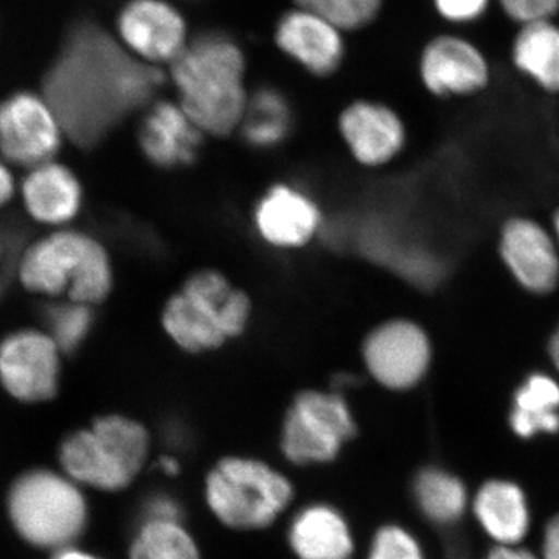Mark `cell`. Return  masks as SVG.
Wrapping results in <instances>:
<instances>
[{"mask_svg": "<svg viewBox=\"0 0 559 559\" xmlns=\"http://www.w3.org/2000/svg\"><path fill=\"white\" fill-rule=\"evenodd\" d=\"M138 135L143 156L164 170L186 168L197 162L205 138L178 102L153 103L140 123Z\"/></svg>", "mask_w": 559, "mask_h": 559, "instance_id": "cell-16", "label": "cell"}, {"mask_svg": "<svg viewBox=\"0 0 559 559\" xmlns=\"http://www.w3.org/2000/svg\"><path fill=\"white\" fill-rule=\"evenodd\" d=\"M14 532L39 550L75 546L90 524V503L83 488L62 471L36 468L14 480L7 496Z\"/></svg>", "mask_w": 559, "mask_h": 559, "instance_id": "cell-6", "label": "cell"}, {"mask_svg": "<svg viewBox=\"0 0 559 559\" xmlns=\"http://www.w3.org/2000/svg\"><path fill=\"white\" fill-rule=\"evenodd\" d=\"M557 230H558V235H559V212H558V216H557Z\"/></svg>", "mask_w": 559, "mask_h": 559, "instance_id": "cell-39", "label": "cell"}, {"mask_svg": "<svg viewBox=\"0 0 559 559\" xmlns=\"http://www.w3.org/2000/svg\"><path fill=\"white\" fill-rule=\"evenodd\" d=\"M485 559H536L535 555L520 546H496Z\"/></svg>", "mask_w": 559, "mask_h": 559, "instance_id": "cell-35", "label": "cell"}, {"mask_svg": "<svg viewBox=\"0 0 559 559\" xmlns=\"http://www.w3.org/2000/svg\"><path fill=\"white\" fill-rule=\"evenodd\" d=\"M17 278L35 296L95 308L114 288L112 260L94 235L66 227L51 230L22 252Z\"/></svg>", "mask_w": 559, "mask_h": 559, "instance_id": "cell-3", "label": "cell"}, {"mask_svg": "<svg viewBox=\"0 0 559 559\" xmlns=\"http://www.w3.org/2000/svg\"><path fill=\"white\" fill-rule=\"evenodd\" d=\"M22 207L36 224L66 229L79 218L84 191L79 176L57 159L27 170L17 186Z\"/></svg>", "mask_w": 559, "mask_h": 559, "instance_id": "cell-13", "label": "cell"}, {"mask_svg": "<svg viewBox=\"0 0 559 559\" xmlns=\"http://www.w3.org/2000/svg\"><path fill=\"white\" fill-rule=\"evenodd\" d=\"M502 257L514 277L533 293H549L557 286L559 260L554 242L532 221L514 219L502 234Z\"/></svg>", "mask_w": 559, "mask_h": 559, "instance_id": "cell-19", "label": "cell"}, {"mask_svg": "<svg viewBox=\"0 0 559 559\" xmlns=\"http://www.w3.org/2000/svg\"><path fill=\"white\" fill-rule=\"evenodd\" d=\"M117 39L151 66L171 64L189 43L187 22L167 0H130L117 17Z\"/></svg>", "mask_w": 559, "mask_h": 559, "instance_id": "cell-12", "label": "cell"}, {"mask_svg": "<svg viewBox=\"0 0 559 559\" xmlns=\"http://www.w3.org/2000/svg\"><path fill=\"white\" fill-rule=\"evenodd\" d=\"M245 73L241 47L218 32L190 39L170 64L180 108L212 138H229L240 130L249 100Z\"/></svg>", "mask_w": 559, "mask_h": 559, "instance_id": "cell-2", "label": "cell"}, {"mask_svg": "<svg viewBox=\"0 0 559 559\" xmlns=\"http://www.w3.org/2000/svg\"><path fill=\"white\" fill-rule=\"evenodd\" d=\"M95 325L94 307L72 300H50L44 311V330L61 349L62 355L79 352Z\"/></svg>", "mask_w": 559, "mask_h": 559, "instance_id": "cell-27", "label": "cell"}, {"mask_svg": "<svg viewBox=\"0 0 559 559\" xmlns=\"http://www.w3.org/2000/svg\"><path fill=\"white\" fill-rule=\"evenodd\" d=\"M164 81L156 66L139 60L97 22H76L44 76L66 139L92 150L139 109L148 106Z\"/></svg>", "mask_w": 559, "mask_h": 559, "instance_id": "cell-1", "label": "cell"}, {"mask_svg": "<svg viewBox=\"0 0 559 559\" xmlns=\"http://www.w3.org/2000/svg\"><path fill=\"white\" fill-rule=\"evenodd\" d=\"M62 356L44 329L11 331L0 341V385L22 404L47 403L60 390Z\"/></svg>", "mask_w": 559, "mask_h": 559, "instance_id": "cell-9", "label": "cell"}, {"mask_svg": "<svg viewBox=\"0 0 559 559\" xmlns=\"http://www.w3.org/2000/svg\"><path fill=\"white\" fill-rule=\"evenodd\" d=\"M293 127L289 103L272 87L259 90L249 97L240 130L250 145L259 148L277 146L288 138Z\"/></svg>", "mask_w": 559, "mask_h": 559, "instance_id": "cell-24", "label": "cell"}, {"mask_svg": "<svg viewBox=\"0 0 559 559\" xmlns=\"http://www.w3.org/2000/svg\"><path fill=\"white\" fill-rule=\"evenodd\" d=\"M145 520H180L178 503L167 496L151 499L145 507Z\"/></svg>", "mask_w": 559, "mask_h": 559, "instance_id": "cell-32", "label": "cell"}, {"mask_svg": "<svg viewBox=\"0 0 559 559\" xmlns=\"http://www.w3.org/2000/svg\"><path fill=\"white\" fill-rule=\"evenodd\" d=\"M421 79L433 95H469L484 90L489 79L487 58L469 40L440 36L423 51Z\"/></svg>", "mask_w": 559, "mask_h": 559, "instance_id": "cell-18", "label": "cell"}, {"mask_svg": "<svg viewBox=\"0 0 559 559\" xmlns=\"http://www.w3.org/2000/svg\"><path fill=\"white\" fill-rule=\"evenodd\" d=\"M356 433V421L337 392L305 390L286 411L282 450L296 465L334 460Z\"/></svg>", "mask_w": 559, "mask_h": 559, "instance_id": "cell-8", "label": "cell"}, {"mask_svg": "<svg viewBox=\"0 0 559 559\" xmlns=\"http://www.w3.org/2000/svg\"><path fill=\"white\" fill-rule=\"evenodd\" d=\"M513 61L543 90L559 92V27L551 21L522 25L513 46Z\"/></svg>", "mask_w": 559, "mask_h": 559, "instance_id": "cell-22", "label": "cell"}, {"mask_svg": "<svg viewBox=\"0 0 559 559\" xmlns=\"http://www.w3.org/2000/svg\"><path fill=\"white\" fill-rule=\"evenodd\" d=\"M340 131L355 160L370 168L395 159L406 142L399 114L382 103H352L342 110Z\"/></svg>", "mask_w": 559, "mask_h": 559, "instance_id": "cell-14", "label": "cell"}, {"mask_svg": "<svg viewBox=\"0 0 559 559\" xmlns=\"http://www.w3.org/2000/svg\"><path fill=\"white\" fill-rule=\"evenodd\" d=\"M559 385L549 377L533 374L514 396L511 428L522 439L559 430Z\"/></svg>", "mask_w": 559, "mask_h": 559, "instance_id": "cell-23", "label": "cell"}, {"mask_svg": "<svg viewBox=\"0 0 559 559\" xmlns=\"http://www.w3.org/2000/svg\"><path fill=\"white\" fill-rule=\"evenodd\" d=\"M257 231L275 249H300L311 242L322 226L318 204L296 187H271L253 213Z\"/></svg>", "mask_w": 559, "mask_h": 559, "instance_id": "cell-15", "label": "cell"}, {"mask_svg": "<svg viewBox=\"0 0 559 559\" xmlns=\"http://www.w3.org/2000/svg\"><path fill=\"white\" fill-rule=\"evenodd\" d=\"M299 9L325 17L340 31H359L380 14L382 0H296Z\"/></svg>", "mask_w": 559, "mask_h": 559, "instance_id": "cell-28", "label": "cell"}, {"mask_svg": "<svg viewBox=\"0 0 559 559\" xmlns=\"http://www.w3.org/2000/svg\"><path fill=\"white\" fill-rule=\"evenodd\" d=\"M419 509L437 524L457 522L468 507V492L459 477L440 468L423 469L415 479Z\"/></svg>", "mask_w": 559, "mask_h": 559, "instance_id": "cell-25", "label": "cell"}, {"mask_svg": "<svg viewBox=\"0 0 559 559\" xmlns=\"http://www.w3.org/2000/svg\"><path fill=\"white\" fill-rule=\"evenodd\" d=\"M507 16L521 25L551 21L558 13L559 0H499Z\"/></svg>", "mask_w": 559, "mask_h": 559, "instance_id": "cell-30", "label": "cell"}, {"mask_svg": "<svg viewBox=\"0 0 559 559\" xmlns=\"http://www.w3.org/2000/svg\"><path fill=\"white\" fill-rule=\"evenodd\" d=\"M444 20L455 24H468L479 20L488 9L489 0H433Z\"/></svg>", "mask_w": 559, "mask_h": 559, "instance_id": "cell-31", "label": "cell"}, {"mask_svg": "<svg viewBox=\"0 0 559 559\" xmlns=\"http://www.w3.org/2000/svg\"><path fill=\"white\" fill-rule=\"evenodd\" d=\"M275 43L283 53L312 75H333L344 60L342 31L325 17L299 7L283 14L275 31Z\"/></svg>", "mask_w": 559, "mask_h": 559, "instance_id": "cell-17", "label": "cell"}, {"mask_svg": "<svg viewBox=\"0 0 559 559\" xmlns=\"http://www.w3.org/2000/svg\"><path fill=\"white\" fill-rule=\"evenodd\" d=\"M369 559H425V554L412 533L388 525L374 535Z\"/></svg>", "mask_w": 559, "mask_h": 559, "instance_id": "cell-29", "label": "cell"}, {"mask_svg": "<svg viewBox=\"0 0 559 559\" xmlns=\"http://www.w3.org/2000/svg\"><path fill=\"white\" fill-rule=\"evenodd\" d=\"M550 355L551 359H554L555 366L559 370V329L557 333L554 334L550 342Z\"/></svg>", "mask_w": 559, "mask_h": 559, "instance_id": "cell-37", "label": "cell"}, {"mask_svg": "<svg viewBox=\"0 0 559 559\" xmlns=\"http://www.w3.org/2000/svg\"><path fill=\"white\" fill-rule=\"evenodd\" d=\"M293 485L255 459L221 460L205 481V499L224 525L259 530L272 524L293 500Z\"/></svg>", "mask_w": 559, "mask_h": 559, "instance_id": "cell-7", "label": "cell"}, {"mask_svg": "<svg viewBox=\"0 0 559 559\" xmlns=\"http://www.w3.org/2000/svg\"><path fill=\"white\" fill-rule=\"evenodd\" d=\"M151 450L148 430L138 419L108 414L76 429L58 450L61 471L81 488L117 492L142 473Z\"/></svg>", "mask_w": 559, "mask_h": 559, "instance_id": "cell-5", "label": "cell"}, {"mask_svg": "<svg viewBox=\"0 0 559 559\" xmlns=\"http://www.w3.org/2000/svg\"><path fill=\"white\" fill-rule=\"evenodd\" d=\"M289 543L299 559H352L355 543L340 511L311 506L297 514Z\"/></svg>", "mask_w": 559, "mask_h": 559, "instance_id": "cell-21", "label": "cell"}, {"mask_svg": "<svg viewBox=\"0 0 559 559\" xmlns=\"http://www.w3.org/2000/svg\"><path fill=\"white\" fill-rule=\"evenodd\" d=\"M544 559H559V514L547 525L543 540Z\"/></svg>", "mask_w": 559, "mask_h": 559, "instance_id": "cell-34", "label": "cell"}, {"mask_svg": "<svg viewBox=\"0 0 559 559\" xmlns=\"http://www.w3.org/2000/svg\"><path fill=\"white\" fill-rule=\"evenodd\" d=\"M66 140L60 119L43 94L22 91L0 102V156L31 170L57 159Z\"/></svg>", "mask_w": 559, "mask_h": 559, "instance_id": "cell-10", "label": "cell"}, {"mask_svg": "<svg viewBox=\"0 0 559 559\" xmlns=\"http://www.w3.org/2000/svg\"><path fill=\"white\" fill-rule=\"evenodd\" d=\"M51 559H103L90 550L80 549L79 546H69L53 551Z\"/></svg>", "mask_w": 559, "mask_h": 559, "instance_id": "cell-36", "label": "cell"}, {"mask_svg": "<svg viewBox=\"0 0 559 559\" xmlns=\"http://www.w3.org/2000/svg\"><path fill=\"white\" fill-rule=\"evenodd\" d=\"M362 360L370 377L382 388L406 392L418 385L428 373V334L412 320H388L367 334Z\"/></svg>", "mask_w": 559, "mask_h": 559, "instance_id": "cell-11", "label": "cell"}, {"mask_svg": "<svg viewBox=\"0 0 559 559\" xmlns=\"http://www.w3.org/2000/svg\"><path fill=\"white\" fill-rule=\"evenodd\" d=\"M252 316V300L223 272L190 274L162 308V329L190 355L215 352L240 337Z\"/></svg>", "mask_w": 559, "mask_h": 559, "instance_id": "cell-4", "label": "cell"}, {"mask_svg": "<svg viewBox=\"0 0 559 559\" xmlns=\"http://www.w3.org/2000/svg\"><path fill=\"white\" fill-rule=\"evenodd\" d=\"M480 527L498 546H520L527 536L530 511L524 491L509 480H489L473 503Z\"/></svg>", "mask_w": 559, "mask_h": 559, "instance_id": "cell-20", "label": "cell"}, {"mask_svg": "<svg viewBox=\"0 0 559 559\" xmlns=\"http://www.w3.org/2000/svg\"><path fill=\"white\" fill-rule=\"evenodd\" d=\"M3 252H5V249H3L2 238H0V260H2Z\"/></svg>", "mask_w": 559, "mask_h": 559, "instance_id": "cell-38", "label": "cell"}, {"mask_svg": "<svg viewBox=\"0 0 559 559\" xmlns=\"http://www.w3.org/2000/svg\"><path fill=\"white\" fill-rule=\"evenodd\" d=\"M16 193L17 183L11 171V165L0 156V210L5 209Z\"/></svg>", "mask_w": 559, "mask_h": 559, "instance_id": "cell-33", "label": "cell"}, {"mask_svg": "<svg viewBox=\"0 0 559 559\" xmlns=\"http://www.w3.org/2000/svg\"><path fill=\"white\" fill-rule=\"evenodd\" d=\"M130 559H201L180 520H145L131 540Z\"/></svg>", "mask_w": 559, "mask_h": 559, "instance_id": "cell-26", "label": "cell"}]
</instances>
